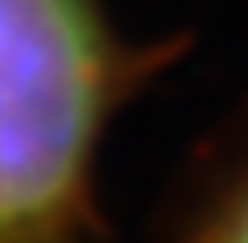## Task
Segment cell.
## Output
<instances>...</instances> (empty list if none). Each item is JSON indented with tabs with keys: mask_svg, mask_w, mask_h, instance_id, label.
<instances>
[{
	"mask_svg": "<svg viewBox=\"0 0 248 243\" xmlns=\"http://www.w3.org/2000/svg\"><path fill=\"white\" fill-rule=\"evenodd\" d=\"M94 0H0V243H70L109 109Z\"/></svg>",
	"mask_w": 248,
	"mask_h": 243,
	"instance_id": "cell-1",
	"label": "cell"
},
{
	"mask_svg": "<svg viewBox=\"0 0 248 243\" xmlns=\"http://www.w3.org/2000/svg\"><path fill=\"white\" fill-rule=\"evenodd\" d=\"M199 243H248V179L214 209V218L199 233Z\"/></svg>",
	"mask_w": 248,
	"mask_h": 243,
	"instance_id": "cell-2",
	"label": "cell"
}]
</instances>
